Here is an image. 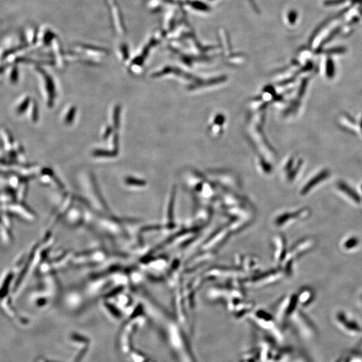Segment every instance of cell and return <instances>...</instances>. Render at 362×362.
<instances>
[{"mask_svg": "<svg viewBox=\"0 0 362 362\" xmlns=\"http://www.w3.org/2000/svg\"><path fill=\"white\" fill-rule=\"evenodd\" d=\"M337 320L340 325H342L343 329L352 335H358L362 332V327L358 321L350 319L343 312H339L337 315Z\"/></svg>", "mask_w": 362, "mask_h": 362, "instance_id": "1", "label": "cell"}, {"mask_svg": "<svg viewBox=\"0 0 362 362\" xmlns=\"http://www.w3.org/2000/svg\"><path fill=\"white\" fill-rule=\"evenodd\" d=\"M330 172L328 170H323V171L320 172V173L318 174L317 176H315L313 179L310 180V181L308 182L306 185H305L304 189H303L302 194H306L308 191H309L310 189H313V187L316 186L317 184L323 181V180L326 179L327 178L330 176Z\"/></svg>", "mask_w": 362, "mask_h": 362, "instance_id": "2", "label": "cell"}, {"mask_svg": "<svg viewBox=\"0 0 362 362\" xmlns=\"http://www.w3.org/2000/svg\"><path fill=\"white\" fill-rule=\"evenodd\" d=\"M337 187L340 190L343 191V193H345L347 196H350L353 201L356 202V203H360V202H361V198H360L359 195H358L357 193L354 190V189L351 188L349 185L345 184L344 182H339V183H337Z\"/></svg>", "mask_w": 362, "mask_h": 362, "instance_id": "3", "label": "cell"}, {"mask_svg": "<svg viewBox=\"0 0 362 362\" xmlns=\"http://www.w3.org/2000/svg\"><path fill=\"white\" fill-rule=\"evenodd\" d=\"M347 362H362V354L357 350H353L346 356Z\"/></svg>", "mask_w": 362, "mask_h": 362, "instance_id": "4", "label": "cell"}, {"mask_svg": "<svg viewBox=\"0 0 362 362\" xmlns=\"http://www.w3.org/2000/svg\"><path fill=\"white\" fill-rule=\"evenodd\" d=\"M359 244V240L356 238H351L349 239L344 244V247L347 249H352L356 247Z\"/></svg>", "mask_w": 362, "mask_h": 362, "instance_id": "5", "label": "cell"}, {"mask_svg": "<svg viewBox=\"0 0 362 362\" xmlns=\"http://www.w3.org/2000/svg\"><path fill=\"white\" fill-rule=\"evenodd\" d=\"M327 74L328 76L332 78L334 76V65L332 62H329L328 64V67H327Z\"/></svg>", "mask_w": 362, "mask_h": 362, "instance_id": "6", "label": "cell"}, {"mask_svg": "<svg viewBox=\"0 0 362 362\" xmlns=\"http://www.w3.org/2000/svg\"><path fill=\"white\" fill-rule=\"evenodd\" d=\"M291 362H309L308 361L307 358L306 357H304V356H297V358H295V359H293L292 360Z\"/></svg>", "mask_w": 362, "mask_h": 362, "instance_id": "7", "label": "cell"}, {"mask_svg": "<svg viewBox=\"0 0 362 362\" xmlns=\"http://www.w3.org/2000/svg\"><path fill=\"white\" fill-rule=\"evenodd\" d=\"M335 362H347L346 356H343V357L340 358Z\"/></svg>", "mask_w": 362, "mask_h": 362, "instance_id": "8", "label": "cell"}, {"mask_svg": "<svg viewBox=\"0 0 362 362\" xmlns=\"http://www.w3.org/2000/svg\"><path fill=\"white\" fill-rule=\"evenodd\" d=\"M360 126H361L362 130V119L361 120V123H360Z\"/></svg>", "mask_w": 362, "mask_h": 362, "instance_id": "9", "label": "cell"}, {"mask_svg": "<svg viewBox=\"0 0 362 362\" xmlns=\"http://www.w3.org/2000/svg\"></svg>", "mask_w": 362, "mask_h": 362, "instance_id": "10", "label": "cell"}]
</instances>
